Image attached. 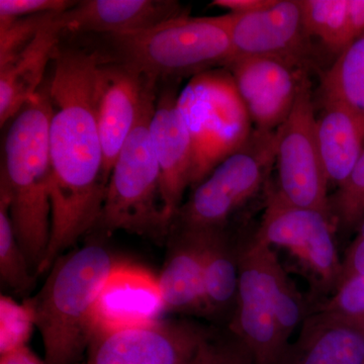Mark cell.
Listing matches in <instances>:
<instances>
[{"label":"cell","mask_w":364,"mask_h":364,"mask_svg":"<svg viewBox=\"0 0 364 364\" xmlns=\"http://www.w3.org/2000/svg\"><path fill=\"white\" fill-rule=\"evenodd\" d=\"M85 39L69 42L62 38L52 58L51 238L39 275L49 272L55 261L92 232L109 183L95 112L100 55Z\"/></svg>","instance_id":"1"},{"label":"cell","mask_w":364,"mask_h":364,"mask_svg":"<svg viewBox=\"0 0 364 364\" xmlns=\"http://www.w3.org/2000/svg\"><path fill=\"white\" fill-rule=\"evenodd\" d=\"M49 80L14 117L4 143L0 189L9 198L14 234L36 277L51 238Z\"/></svg>","instance_id":"2"},{"label":"cell","mask_w":364,"mask_h":364,"mask_svg":"<svg viewBox=\"0 0 364 364\" xmlns=\"http://www.w3.org/2000/svg\"><path fill=\"white\" fill-rule=\"evenodd\" d=\"M117 263L104 244L91 242L55 261L39 293L26 298L46 364H78L82 358L95 333V301Z\"/></svg>","instance_id":"3"},{"label":"cell","mask_w":364,"mask_h":364,"mask_svg":"<svg viewBox=\"0 0 364 364\" xmlns=\"http://www.w3.org/2000/svg\"><path fill=\"white\" fill-rule=\"evenodd\" d=\"M85 37L105 56L158 85L225 68L233 60L227 14L195 18L186 14L142 32Z\"/></svg>","instance_id":"4"},{"label":"cell","mask_w":364,"mask_h":364,"mask_svg":"<svg viewBox=\"0 0 364 364\" xmlns=\"http://www.w3.org/2000/svg\"><path fill=\"white\" fill-rule=\"evenodd\" d=\"M158 90L150 93L109 176L104 205L91 233L116 231L166 241L171 225L163 208L161 174L150 136Z\"/></svg>","instance_id":"5"},{"label":"cell","mask_w":364,"mask_h":364,"mask_svg":"<svg viewBox=\"0 0 364 364\" xmlns=\"http://www.w3.org/2000/svg\"><path fill=\"white\" fill-rule=\"evenodd\" d=\"M177 107L191 135L195 157L191 188L241 149L253 124L228 69H210L189 79Z\"/></svg>","instance_id":"6"},{"label":"cell","mask_w":364,"mask_h":364,"mask_svg":"<svg viewBox=\"0 0 364 364\" xmlns=\"http://www.w3.org/2000/svg\"><path fill=\"white\" fill-rule=\"evenodd\" d=\"M275 132L253 130L247 143L227 157L193 188L172 227L212 229L230 219L261 189L274 166Z\"/></svg>","instance_id":"7"},{"label":"cell","mask_w":364,"mask_h":364,"mask_svg":"<svg viewBox=\"0 0 364 364\" xmlns=\"http://www.w3.org/2000/svg\"><path fill=\"white\" fill-rule=\"evenodd\" d=\"M316 114L312 83L309 80L291 114L275 131L277 184L272 188L289 205L330 215V184L318 151Z\"/></svg>","instance_id":"8"},{"label":"cell","mask_w":364,"mask_h":364,"mask_svg":"<svg viewBox=\"0 0 364 364\" xmlns=\"http://www.w3.org/2000/svg\"><path fill=\"white\" fill-rule=\"evenodd\" d=\"M265 210L254 236L269 247L294 254L315 279L318 291L332 294L342 277V260L331 217L321 210L294 207L282 200L268 182Z\"/></svg>","instance_id":"9"},{"label":"cell","mask_w":364,"mask_h":364,"mask_svg":"<svg viewBox=\"0 0 364 364\" xmlns=\"http://www.w3.org/2000/svg\"><path fill=\"white\" fill-rule=\"evenodd\" d=\"M272 251L254 234L239 242L238 299L227 327L250 349L257 364L279 363L289 345L277 325L268 280Z\"/></svg>","instance_id":"10"},{"label":"cell","mask_w":364,"mask_h":364,"mask_svg":"<svg viewBox=\"0 0 364 364\" xmlns=\"http://www.w3.org/2000/svg\"><path fill=\"white\" fill-rule=\"evenodd\" d=\"M233 60L274 58L310 71L315 41L306 28L299 0H272L247 14H227Z\"/></svg>","instance_id":"11"},{"label":"cell","mask_w":364,"mask_h":364,"mask_svg":"<svg viewBox=\"0 0 364 364\" xmlns=\"http://www.w3.org/2000/svg\"><path fill=\"white\" fill-rule=\"evenodd\" d=\"M212 329L186 320H161L145 327L97 333L85 364H191Z\"/></svg>","instance_id":"12"},{"label":"cell","mask_w":364,"mask_h":364,"mask_svg":"<svg viewBox=\"0 0 364 364\" xmlns=\"http://www.w3.org/2000/svg\"><path fill=\"white\" fill-rule=\"evenodd\" d=\"M98 55L95 75V112L104 150L105 174L109 181L114 162L135 128L146 100L159 85L133 67L109 58L100 51Z\"/></svg>","instance_id":"13"},{"label":"cell","mask_w":364,"mask_h":364,"mask_svg":"<svg viewBox=\"0 0 364 364\" xmlns=\"http://www.w3.org/2000/svg\"><path fill=\"white\" fill-rule=\"evenodd\" d=\"M225 68L234 79L254 130L275 132L291 114L309 71L274 58H245Z\"/></svg>","instance_id":"14"},{"label":"cell","mask_w":364,"mask_h":364,"mask_svg":"<svg viewBox=\"0 0 364 364\" xmlns=\"http://www.w3.org/2000/svg\"><path fill=\"white\" fill-rule=\"evenodd\" d=\"M179 81L161 83L150 122V136L161 174L163 208L172 226L193 186L195 157L193 142L177 107Z\"/></svg>","instance_id":"15"},{"label":"cell","mask_w":364,"mask_h":364,"mask_svg":"<svg viewBox=\"0 0 364 364\" xmlns=\"http://www.w3.org/2000/svg\"><path fill=\"white\" fill-rule=\"evenodd\" d=\"M164 313L158 277L139 265L117 262L95 301L93 335L155 324Z\"/></svg>","instance_id":"16"},{"label":"cell","mask_w":364,"mask_h":364,"mask_svg":"<svg viewBox=\"0 0 364 364\" xmlns=\"http://www.w3.org/2000/svg\"><path fill=\"white\" fill-rule=\"evenodd\" d=\"M186 14L173 0H83L60 14L59 20L66 35H127Z\"/></svg>","instance_id":"17"},{"label":"cell","mask_w":364,"mask_h":364,"mask_svg":"<svg viewBox=\"0 0 364 364\" xmlns=\"http://www.w3.org/2000/svg\"><path fill=\"white\" fill-rule=\"evenodd\" d=\"M159 277L166 313L207 317L202 237L195 229L172 227Z\"/></svg>","instance_id":"18"},{"label":"cell","mask_w":364,"mask_h":364,"mask_svg":"<svg viewBox=\"0 0 364 364\" xmlns=\"http://www.w3.org/2000/svg\"><path fill=\"white\" fill-rule=\"evenodd\" d=\"M57 16L25 49L0 65V124L4 127L28 105L45 82V72L63 37Z\"/></svg>","instance_id":"19"},{"label":"cell","mask_w":364,"mask_h":364,"mask_svg":"<svg viewBox=\"0 0 364 364\" xmlns=\"http://www.w3.org/2000/svg\"><path fill=\"white\" fill-rule=\"evenodd\" d=\"M277 364H364V332L328 314L310 313Z\"/></svg>","instance_id":"20"},{"label":"cell","mask_w":364,"mask_h":364,"mask_svg":"<svg viewBox=\"0 0 364 364\" xmlns=\"http://www.w3.org/2000/svg\"><path fill=\"white\" fill-rule=\"evenodd\" d=\"M316 136L330 186L338 188L348 179L364 149V117L346 105L320 98Z\"/></svg>","instance_id":"21"},{"label":"cell","mask_w":364,"mask_h":364,"mask_svg":"<svg viewBox=\"0 0 364 364\" xmlns=\"http://www.w3.org/2000/svg\"><path fill=\"white\" fill-rule=\"evenodd\" d=\"M195 230L203 242L205 318L226 323L228 327L238 299L239 242L228 226Z\"/></svg>","instance_id":"22"},{"label":"cell","mask_w":364,"mask_h":364,"mask_svg":"<svg viewBox=\"0 0 364 364\" xmlns=\"http://www.w3.org/2000/svg\"><path fill=\"white\" fill-rule=\"evenodd\" d=\"M314 41L339 56L364 33V0H299Z\"/></svg>","instance_id":"23"},{"label":"cell","mask_w":364,"mask_h":364,"mask_svg":"<svg viewBox=\"0 0 364 364\" xmlns=\"http://www.w3.org/2000/svg\"><path fill=\"white\" fill-rule=\"evenodd\" d=\"M320 97L340 102L364 117V33L323 74Z\"/></svg>","instance_id":"24"},{"label":"cell","mask_w":364,"mask_h":364,"mask_svg":"<svg viewBox=\"0 0 364 364\" xmlns=\"http://www.w3.org/2000/svg\"><path fill=\"white\" fill-rule=\"evenodd\" d=\"M0 279L14 294L28 298L36 277L14 234L9 196L0 189Z\"/></svg>","instance_id":"25"},{"label":"cell","mask_w":364,"mask_h":364,"mask_svg":"<svg viewBox=\"0 0 364 364\" xmlns=\"http://www.w3.org/2000/svg\"><path fill=\"white\" fill-rule=\"evenodd\" d=\"M268 280L277 325L282 338L289 344V340L294 330L303 324L309 313L303 296L294 287V282L289 280L273 251L268 260Z\"/></svg>","instance_id":"26"},{"label":"cell","mask_w":364,"mask_h":364,"mask_svg":"<svg viewBox=\"0 0 364 364\" xmlns=\"http://www.w3.org/2000/svg\"><path fill=\"white\" fill-rule=\"evenodd\" d=\"M335 227L356 229L364 218V149L348 179L329 198Z\"/></svg>","instance_id":"27"},{"label":"cell","mask_w":364,"mask_h":364,"mask_svg":"<svg viewBox=\"0 0 364 364\" xmlns=\"http://www.w3.org/2000/svg\"><path fill=\"white\" fill-rule=\"evenodd\" d=\"M36 326L35 314L28 299L20 304L0 296V356L28 346Z\"/></svg>","instance_id":"28"},{"label":"cell","mask_w":364,"mask_h":364,"mask_svg":"<svg viewBox=\"0 0 364 364\" xmlns=\"http://www.w3.org/2000/svg\"><path fill=\"white\" fill-rule=\"evenodd\" d=\"M312 312L328 314L364 332V274L340 282L331 296L321 301Z\"/></svg>","instance_id":"29"},{"label":"cell","mask_w":364,"mask_h":364,"mask_svg":"<svg viewBox=\"0 0 364 364\" xmlns=\"http://www.w3.org/2000/svg\"><path fill=\"white\" fill-rule=\"evenodd\" d=\"M62 13H46L21 18H0V65L7 63L30 44L43 28Z\"/></svg>","instance_id":"30"},{"label":"cell","mask_w":364,"mask_h":364,"mask_svg":"<svg viewBox=\"0 0 364 364\" xmlns=\"http://www.w3.org/2000/svg\"><path fill=\"white\" fill-rule=\"evenodd\" d=\"M191 364H257L252 352L233 333L212 329Z\"/></svg>","instance_id":"31"},{"label":"cell","mask_w":364,"mask_h":364,"mask_svg":"<svg viewBox=\"0 0 364 364\" xmlns=\"http://www.w3.org/2000/svg\"><path fill=\"white\" fill-rule=\"evenodd\" d=\"M71 0H0V18H21L46 13H64L75 6Z\"/></svg>","instance_id":"32"},{"label":"cell","mask_w":364,"mask_h":364,"mask_svg":"<svg viewBox=\"0 0 364 364\" xmlns=\"http://www.w3.org/2000/svg\"><path fill=\"white\" fill-rule=\"evenodd\" d=\"M359 274H364V240L354 239L342 260L341 282Z\"/></svg>","instance_id":"33"},{"label":"cell","mask_w":364,"mask_h":364,"mask_svg":"<svg viewBox=\"0 0 364 364\" xmlns=\"http://www.w3.org/2000/svg\"><path fill=\"white\" fill-rule=\"evenodd\" d=\"M272 0H215L212 6L225 9L229 14H247L269 6Z\"/></svg>","instance_id":"34"},{"label":"cell","mask_w":364,"mask_h":364,"mask_svg":"<svg viewBox=\"0 0 364 364\" xmlns=\"http://www.w3.org/2000/svg\"><path fill=\"white\" fill-rule=\"evenodd\" d=\"M0 364H46L28 346L0 356Z\"/></svg>","instance_id":"35"}]
</instances>
